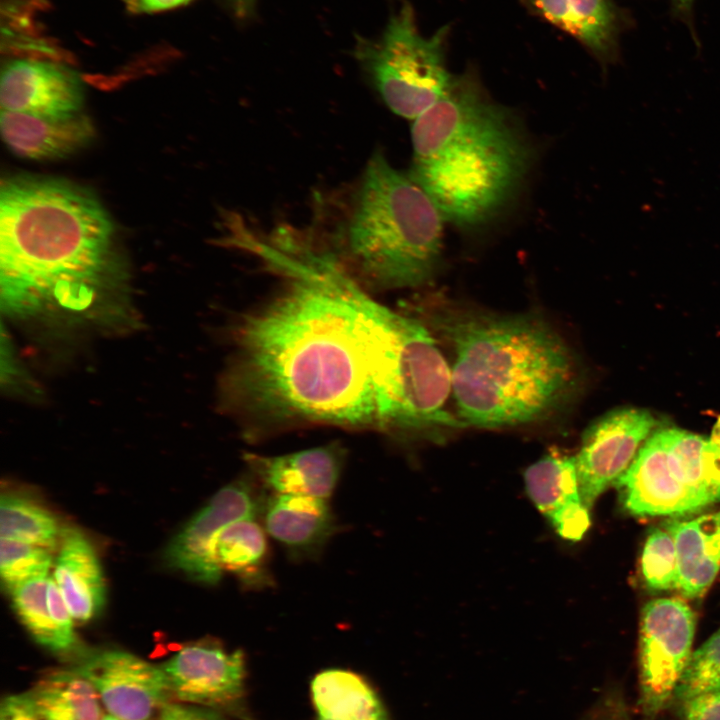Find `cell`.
Listing matches in <instances>:
<instances>
[{
  "mask_svg": "<svg viewBox=\"0 0 720 720\" xmlns=\"http://www.w3.org/2000/svg\"><path fill=\"white\" fill-rule=\"evenodd\" d=\"M692 1L693 0H675L678 7L682 10H688L691 7Z\"/></svg>",
  "mask_w": 720,
  "mask_h": 720,
  "instance_id": "cell-36",
  "label": "cell"
},
{
  "mask_svg": "<svg viewBox=\"0 0 720 720\" xmlns=\"http://www.w3.org/2000/svg\"><path fill=\"white\" fill-rule=\"evenodd\" d=\"M695 615L678 598H660L642 609L639 631L640 706L654 719L674 697L691 656Z\"/></svg>",
  "mask_w": 720,
  "mask_h": 720,
  "instance_id": "cell-8",
  "label": "cell"
},
{
  "mask_svg": "<svg viewBox=\"0 0 720 720\" xmlns=\"http://www.w3.org/2000/svg\"><path fill=\"white\" fill-rule=\"evenodd\" d=\"M260 486L250 475L219 489L170 541L168 565L200 584H217L223 572L215 557L216 540L228 525L259 517L265 497Z\"/></svg>",
  "mask_w": 720,
  "mask_h": 720,
  "instance_id": "cell-9",
  "label": "cell"
},
{
  "mask_svg": "<svg viewBox=\"0 0 720 720\" xmlns=\"http://www.w3.org/2000/svg\"><path fill=\"white\" fill-rule=\"evenodd\" d=\"M317 720H389L373 688L357 673L327 669L311 684Z\"/></svg>",
  "mask_w": 720,
  "mask_h": 720,
  "instance_id": "cell-21",
  "label": "cell"
},
{
  "mask_svg": "<svg viewBox=\"0 0 720 720\" xmlns=\"http://www.w3.org/2000/svg\"><path fill=\"white\" fill-rule=\"evenodd\" d=\"M641 572L649 589L678 590L677 551L673 537L666 529L650 530L642 551Z\"/></svg>",
  "mask_w": 720,
  "mask_h": 720,
  "instance_id": "cell-27",
  "label": "cell"
},
{
  "mask_svg": "<svg viewBox=\"0 0 720 720\" xmlns=\"http://www.w3.org/2000/svg\"><path fill=\"white\" fill-rule=\"evenodd\" d=\"M190 0H139L140 11L155 12L171 9Z\"/></svg>",
  "mask_w": 720,
  "mask_h": 720,
  "instance_id": "cell-32",
  "label": "cell"
},
{
  "mask_svg": "<svg viewBox=\"0 0 720 720\" xmlns=\"http://www.w3.org/2000/svg\"><path fill=\"white\" fill-rule=\"evenodd\" d=\"M0 720H38L30 693L4 697L1 702Z\"/></svg>",
  "mask_w": 720,
  "mask_h": 720,
  "instance_id": "cell-30",
  "label": "cell"
},
{
  "mask_svg": "<svg viewBox=\"0 0 720 720\" xmlns=\"http://www.w3.org/2000/svg\"><path fill=\"white\" fill-rule=\"evenodd\" d=\"M244 458L251 475L271 493L328 499L340 479L345 451L331 443L277 456L246 453Z\"/></svg>",
  "mask_w": 720,
  "mask_h": 720,
  "instance_id": "cell-15",
  "label": "cell"
},
{
  "mask_svg": "<svg viewBox=\"0 0 720 720\" xmlns=\"http://www.w3.org/2000/svg\"><path fill=\"white\" fill-rule=\"evenodd\" d=\"M429 319L454 353L452 394L464 425L542 421L576 395V358L543 319L454 306L433 311Z\"/></svg>",
  "mask_w": 720,
  "mask_h": 720,
  "instance_id": "cell-3",
  "label": "cell"
},
{
  "mask_svg": "<svg viewBox=\"0 0 720 720\" xmlns=\"http://www.w3.org/2000/svg\"><path fill=\"white\" fill-rule=\"evenodd\" d=\"M237 2L241 11L249 12L253 8L255 0H237Z\"/></svg>",
  "mask_w": 720,
  "mask_h": 720,
  "instance_id": "cell-34",
  "label": "cell"
},
{
  "mask_svg": "<svg viewBox=\"0 0 720 720\" xmlns=\"http://www.w3.org/2000/svg\"><path fill=\"white\" fill-rule=\"evenodd\" d=\"M410 176L442 217L461 227L488 221L511 198L531 159L513 116L472 78L454 77L447 93L414 120Z\"/></svg>",
  "mask_w": 720,
  "mask_h": 720,
  "instance_id": "cell-4",
  "label": "cell"
},
{
  "mask_svg": "<svg viewBox=\"0 0 720 720\" xmlns=\"http://www.w3.org/2000/svg\"><path fill=\"white\" fill-rule=\"evenodd\" d=\"M327 500L270 492L263 499L259 518L268 536L291 560H314L340 528Z\"/></svg>",
  "mask_w": 720,
  "mask_h": 720,
  "instance_id": "cell-14",
  "label": "cell"
},
{
  "mask_svg": "<svg viewBox=\"0 0 720 720\" xmlns=\"http://www.w3.org/2000/svg\"><path fill=\"white\" fill-rule=\"evenodd\" d=\"M524 482L530 499L559 536L574 542L583 538L591 524L590 509L581 496L574 456L546 455L526 469Z\"/></svg>",
  "mask_w": 720,
  "mask_h": 720,
  "instance_id": "cell-16",
  "label": "cell"
},
{
  "mask_svg": "<svg viewBox=\"0 0 720 720\" xmlns=\"http://www.w3.org/2000/svg\"><path fill=\"white\" fill-rule=\"evenodd\" d=\"M266 255L289 280L240 326L229 376L238 407L270 423L384 429L393 310L328 257Z\"/></svg>",
  "mask_w": 720,
  "mask_h": 720,
  "instance_id": "cell-1",
  "label": "cell"
},
{
  "mask_svg": "<svg viewBox=\"0 0 720 720\" xmlns=\"http://www.w3.org/2000/svg\"><path fill=\"white\" fill-rule=\"evenodd\" d=\"M655 426L648 411L626 407L606 413L586 429L574 457L581 496L589 509L628 469Z\"/></svg>",
  "mask_w": 720,
  "mask_h": 720,
  "instance_id": "cell-10",
  "label": "cell"
},
{
  "mask_svg": "<svg viewBox=\"0 0 720 720\" xmlns=\"http://www.w3.org/2000/svg\"><path fill=\"white\" fill-rule=\"evenodd\" d=\"M613 485L635 516L698 513L720 503V447L679 428L654 431Z\"/></svg>",
  "mask_w": 720,
  "mask_h": 720,
  "instance_id": "cell-6",
  "label": "cell"
},
{
  "mask_svg": "<svg viewBox=\"0 0 720 720\" xmlns=\"http://www.w3.org/2000/svg\"><path fill=\"white\" fill-rule=\"evenodd\" d=\"M84 88L78 74L65 65L16 59L4 65L0 80L1 110L45 117L82 112Z\"/></svg>",
  "mask_w": 720,
  "mask_h": 720,
  "instance_id": "cell-13",
  "label": "cell"
},
{
  "mask_svg": "<svg viewBox=\"0 0 720 720\" xmlns=\"http://www.w3.org/2000/svg\"><path fill=\"white\" fill-rule=\"evenodd\" d=\"M54 564V580L73 617L79 623L96 618L106 601L100 560L88 538L77 528H64Z\"/></svg>",
  "mask_w": 720,
  "mask_h": 720,
  "instance_id": "cell-18",
  "label": "cell"
},
{
  "mask_svg": "<svg viewBox=\"0 0 720 720\" xmlns=\"http://www.w3.org/2000/svg\"><path fill=\"white\" fill-rule=\"evenodd\" d=\"M4 142L15 154L29 159L66 157L85 147L94 127L82 112L67 117H45L1 110Z\"/></svg>",
  "mask_w": 720,
  "mask_h": 720,
  "instance_id": "cell-17",
  "label": "cell"
},
{
  "mask_svg": "<svg viewBox=\"0 0 720 720\" xmlns=\"http://www.w3.org/2000/svg\"><path fill=\"white\" fill-rule=\"evenodd\" d=\"M717 690H720V629L691 653L674 697L682 702Z\"/></svg>",
  "mask_w": 720,
  "mask_h": 720,
  "instance_id": "cell-28",
  "label": "cell"
},
{
  "mask_svg": "<svg viewBox=\"0 0 720 720\" xmlns=\"http://www.w3.org/2000/svg\"><path fill=\"white\" fill-rule=\"evenodd\" d=\"M663 528L676 546L678 590L686 598L701 596L720 570V510L687 521L671 519Z\"/></svg>",
  "mask_w": 720,
  "mask_h": 720,
  "instance_id": "cell-19",
  "label": "cell"
},
{
  "mask_svg": "<svg viewBox=\"0 0 720 720\" xmlns=\"http://www.w3.org/2000/svg\"><path fill=\"white\" fill-rule=\"evenodd\" d=\"M29 693L38 720H101L104 717L96 689L74 667L47 673Z\"/></svg>",
  "mask_w": 720,
  "mask_h": 720,
  "instance_id": "cell-23",
  "label": "cell"
},
{
  "mask_svg": "<svg viewBox=\"0 0 720 720\" xmlns=\"http://www.w3.org/2000/svg\"><path fill=\"white\" fill-rule=\"evenodd\" d=\"M611 720H619V719H611Z\"/></svg>",
  "mask_w": 720,
  "mask_h": 720,
  "instance_id": "cell-38",
  "label": "cell"
},
{
  "mask_svg": "<svg viewBox=\"0 0 720 720\" xmlns=\"http://www.w3.org/2000/svg\"><path fill=\"white\" fill-rule=\"evenodd\" d=\"M443 220L423 188L377 152L368 162L349 223V254L377 285H422L440 263Z\"/></svg>",
  "mask_w": 720,
  "mask_h": 720,
  "instance_id": "cell-5",
  "label": "cell"
},
{
  "mask_svg": "<svg viewBox=\"0 0 720 720\" xmlns=\"http://www.w3.org/2000/svg\"><path fill=\"white\" fill-rule=\"evenodd\" d=\"M124 1L130 10H132L134 12L140 11L139 0H124Z\"/></svg>",
  "mask_w": 720,
  "mask_h": 720,
  "instance_id": "cell-35",
  "label": "cell"
},
{
  "mask_svg": "<svg viewBox=\"0 0 720 720\" xmlns=\"http://www.w3.org/2000/svg\"><path fill=\"white\" fill-rule=\"evenodd\" d=\"M268 534L255 518L228 525L219 534L215 557L221 571L233 574L248 590L273 585Z\"/></svg>",
  "mask_w": 720,
  "mask_h": 720,
  "instance_id": "cell-20",
  "label": "cell"
},
{
  "mask_svg": "<svg viewBox=\"0 0 720 720\" xmlns=\"http://www.w3.org/2000/svg\"><path fill=\"white\" fill-rule=\"evenodd\" d=\"M159 720H224L218 713L205 708L167 703L163 706Z\"/></svg>",
  "mask_w": 720,
  "mask_h": 720,
  "instance_id": "cell-31",
  "label": "cell"
},
{
  "mask_svg": "<svg viewBox=\"0 0 720 720\" xmlns=\"http://www.w3.org/2000/svg\"><path fill=\"white\" fill-rule=\"evenodd\" d=\"M447 28L424 37L409 4L391 17L377 41L361 42L357 56L391 111L416 119L438 102L454 77L445 64Z\"/></svg>",
  "mask_w": 720,
  "mask_h": 720,
  "instance_id": "cell-7",
  "label": "cell"
},
{
  "mask_svg": "<svg viewBox=\"0 0 720 720\" xmlns=\"http://www.w3.org/2000/svg\"><path fill=\"white\" fill-rule=\"evenodd\" d=\"M177 699L209 708H232L244 695L246 662L242 650L215 643L186 646L160 665Z\"/></svg>",
  "mask_w": 720,
  "mask_h": 720,
  "instance_id": "cell-12",
  "label": "cell"
},
{
  "mask_svg": "<svg viewBox=\"0 0 720 720\" xmlns=\"http://www.w3.org/2000/svg\"><path fill=\"white\" fill-rule=\"evenodd\" d=\"M52 550L27 542L1 538L0 572L11 592L33 578L47 576L53 563Z\"/></svg>",
  "mask_w": 720,
  "mask_h": 720,
  "instance_id": "cell-26",
  "label": "cell"
},
{
  "mask_svg": "<svg viewBox=\"0 0 720 720\" xmlns=\"http://www.w3.org/2000/svg\"><path fill=\"white\" fill-rule=\"evenodd\" d=\"M709 440L720 447V415L712 428Z\"/></svg>",
  "mask_w": 720,
  "mask_h": 720,
  "instance_id": "cell-33",
  "label": "cell"
},
{
  "mask_svg": "<svg viewBox=\"0 0 720 720\" xmlns=\"http://www.w3.org/2000/svg\"><path fill=\"white\" fill-rule=\"evenodd\" d=\"M112 235L103 206L79 186L38 176L2 182V306L16 316L89 311L104 289Z\"/></svg>",
  "mask_w": 720,
  "mask_h": 720,
  "instance_id": "cell-2",
  "label": "cell"
},
{
  "mask_svg": "<svg viewBox=\"0 0 720 720\" xmlns=\"http://www.w3.org/2000/svg\"><path fill=\"white\" fill-rule=\"evenodd\" d=\"M64 528L56 516L28 496L14 492L1 495L0 535L54 551Z\"/></svg>",
  "mask_w": 720,
  "mask_h": 720,
  "instance_id": "cell-24",
  "label": "cell"
},
{
  "mask_svg": "<svg viewBox=\"0 0 720 720\" xmlns=\"http://www.w3.org/2000/svg\"><path fill=\"white\" fill-rule=\"evenodd\" d=\"M101 720H120L112 715H106Z\"/></svg>",
  "mask_w": 720,
  "mask_h": 720,
  "instance_id": "cell-37",
  "label": "cell"
},
{
  "mask_svg": "<svg viewBox=\"0 0 720 720\" xmlns=\"http://www.w3.org/2000/svg\"><path fill=\"white\" fill-rule=\"evenodd\" d=\"M684 720H720V690L682 701Z\"/></svg>",
  "mask_w": 720,
  "mask_h": 720,
  "instance_id": "cell-29",
  "label": "cell"
},
{
  "mask_svg": "<svg viewBox=\"0 0 720 720\" xmlns=\"http://www.w3.org/2000/svg\"><path fill=\"white\" fill-rule=\"evenodd\" d=\"M549 22L601 56L615 44L617 16L612 0H531Z\"/></svg>",
  "mask_w": 720,
  "mask_h": 720,
  "instance_id": "cell-22",
  "label": "cell"
},
{
  "mask_svg": "<svg viewBox=\"0 0 720 720\" xmlns=\"http://www.w3.org/2000/svg\"><path fill=\"white\" fill-rule=\"evenodd\" d=\"M74 668L92 683L109 715L120 720H150L171 694L161 666L125 651L90 654Z\"/></svg>",
  "mask_w": 720,
  "mask_h": 720,
  "instance_id": "cell-11",
  "label": "cell"
},
{
  "mask_svg": "<svg viewBox=\"0 0 720 720\" xmlns=\"http://www.w3.org/2000/svg\"><path fill=\"white\" fill-rule=\"evenodd\" d=\"M49 575L33 578L11 592L13 608L35 641L45 648L64 653L75 644L70 642L53 621L47 602Z\"/></svg>",
  "mask_w": 720,
  "mask_h": 720,
  "instance_id": "cell-25",
  "label": "cell"
}]
</instances>
